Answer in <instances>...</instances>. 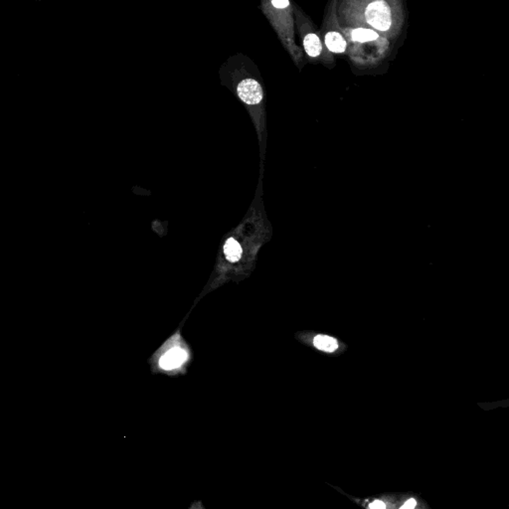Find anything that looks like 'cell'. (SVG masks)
Listing matches in <instances>:
<instances>
[{"label": "cell", "instance_id": "cell-1", "mask_svg": "<svg viewBox=\"0 0 509 509\" xmlns=\"http://www.w3.org/2000/svg\"><path fill=\"white\" fill-rule=\"evenodd\" d=\"M365 17L370 25L380 31H387L392 23L390 7L382 0L370 3L366 8Z\"/></svg>", "mask_w": 509, "mask_h": 509}, {"label": "cell", "instance_id": "cell-2", "mask_svg": "<svg viewBox=\"0 0 509 509\" xmlns=\"http://www.w3.org/2000/svg\"><path fill=\"white\" fill-rule=\"evenodd\" d=\"M188 360L187 351L179 344L169 346L158 360V365L162 370L171 371L179 369Z\"/></svg>", "mask_w": 509, "mask_h": 509}, {"label": "cell", "instance_id": "cell-3", "mask_svg": "<svg viewBox=\"0 0 509 509\" xmlns=\"http://www.w3.org/2000/svg\"><path fill=\"white\" fill-rule=\"evenodd\" d=\"M239 97L248 104H257L262 99V88L260 85L253 79L243 80L237 87Z\"/></svg>", "mask_w": 509, "mask_h": 509}, {"label": "cell", "instance_id": "cell-4", "mask_svg": "<svg viewBox=\"0 0 509 509\" xmlns=\"http://www.w3.org/2000/svg\"><path fill=\"white\" fill-rule=\"evenodd\" d=\"M325 44L333 53H342L346 48V42L338 32H328L325 36Z\"/></svg>", "mask_w": 509, "mask_h": 509}, {"label": "cell", "instance_id": "cell-5", "mask_svg": "<svg viewBox=\"0 0 509 509\" xmlns=\"http://www.w3.org/2000/svg\"><path fill=\"white\" fill-rule=\"evenodd\" d=\"M305 52L310 57H317L321 53V43L315 34H308L303 40Z\"/></svg>", "mask_w": 509, "mask_h": 509}, {"label": "cell", "instance_id": "cell-6", "mask_svg": "<svg viewBox=\"0 0 509 509\" xmlns=\"http://www.w3.org/2000/svg\"><path fill=\"white\" fill-rule=\"evenodd\" d=\"M313 343L316 348L325 352H333L338 347L337 341L333 337L326 335H317L314 337Z\"/></svg>", "mask_w": 509, "mask_h": 509}, {"label": "cell", "instance_id": "cell-7", "mask_svg": "<svg viewBox=\"0 0 509 509\" xmlns=\"http://www.w3.org/2000/svg\"><path fill=\"white\" fill-rule=\"evenodd\" d=\"M224 252L230 261H237L241 257L242 248L235 239L230 238L224 246Z\"/></svg>", "mask_w": 509, "mask_h": 509}, {"label": "cell", "instance_id": "cell-8", "mask_svg": "<svg viewBox=\"0 0 509 509\" xmlns=\"http://www.w3.org/2000/svg\"><path fill=\"white\" fill-rule=\"evenodd\" d=\"M352 38L357 42L364 43V42L376 40L378 38V34L370 29L358 28L352 32Z\"/></svg>", "mask_w": 509, "mask_h": 509}, {"label": "cell", "instance_id": "cell-9", "mask_svg": "<svg viewBox=\"0 0 509 509\" xmlns=\"http://www.w3.org/2000/svg\"><path fill=\"white\" fill-rule=\"evenodd\" d=\"M271 4L278 9H283L289 5V2L287 0H272Z\"/></svg>", "mask_w": 509, "mask_h": 509}, {"label": "cell", "instance_id": "cell-10", "mask_svg": "<svg viewBox=\"0 0 509 509\" xmlns=\"http://www.w3.org/2000/svg\"><path fill=\"white\" fill-rule=\"evenodd\" d=\"M369 509H386V505L382 501L376 500L370 504Z\"/></svg>", "mask_w": 509, "mask_h": 509}, {"label": "cell", "instance_id": "cell-11", "mask_svg": "<svg viewBox=\"0 0 509 509\" xmlns=\"http://www.w3.org/2000/svg\"><path fill=\"white\" fill-rule=\"evenodd\" d=\"M416 504H417V501L414 498H411L400 509H414Z\"/></svg>", "mask_w": 509, "mask_h": 509}]
</instances>
